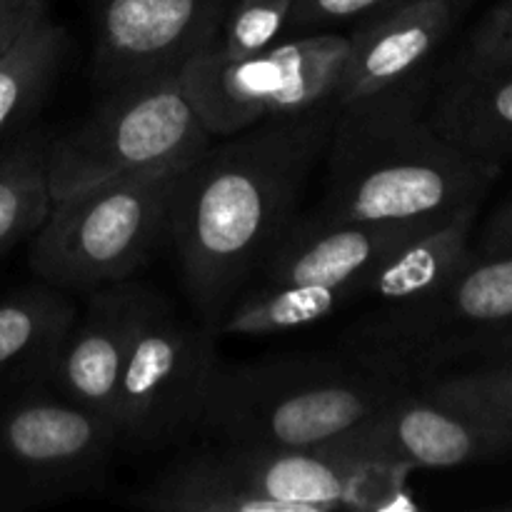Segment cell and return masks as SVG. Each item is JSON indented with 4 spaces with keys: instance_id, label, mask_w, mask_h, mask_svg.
<instances>
[{
    "instance_id": "15",
    "label": "cell",
    "mask_w": 512,
    "mask_h": 512,
    "mask_svg": "<svg viewBox=\"0 0 512 512\" xmlns=\"http://www.w3.org/2000/svg\"><path fill=\"white\" fill-rule=\"evenodd\" d=\"M438 220L343 223L315 218L313 213L298 215L253 280L350 288L363 303L370 273L405 240Z\"/></svg>"
},
{
    "instance_id": "29",
    "label": "cell",
    "mask_w": 512,
    "mask_h": 512,
    "mask_svg": "<svg viewBox=\"0 0 512 512\" xmlns=\"http://www.w3.org/2000/svg\"><path fill=\"white\" fill-rule=\"evenodd\" d=\"M458 3L463 5V8H465V5H468V3H473V0H458Z\"/></svg>"
},
{
    "instance_id": "7",
    "label": "cell",
    "mask_w": 512,
    "mask_h": 512,
    "mask_svg": "<svg viewBox=\"0 0 512 512\" xmlns=\"http://www.w3.org/2000/svg\"><path fill=\"white\" fill-rule=\"evenodd\" d=\"M350 35L310 33L275 40L245 58L203 50L180 68V80L213 138L263 123L338 108Z\"/></svg>"
},
{
    "instance_id": "9",
    "label": "cell",
    "mask_w": 512,
    "mask_h": 512,
    "mask_svg": "<svg viewBox=\"0 0 512 512\" xmlns=\"http://www.w3.org/2000/svg\"><path fill=\"white\" fill-rule=\"evenodd\" d=\"M218 330L158 293L130 343L115 398L120 448L158 450L195 435L218 365Z\"/></svg>"
},
{
    "instance_id": "28",
    "label": "cell",
    "mask_w": 512,
    "mask_h": 512,
    "mask_svg": "<svg viewBox=\"0 0 512 512\" xmlns=\"http://www.w3.org/2000/svg\"><path fill=\"white\" fill-rule=\"evenodd\" d=\"M478 253H512V198L505 200L483 225Z\"/></svg>"
},
{
    "instance_id": "11",
    "label": "cell",
    "mask_w": 512,
    "mask_h": 512,
    "mask_svg": "<svg viewBox=\"0 0 512 512\" xmlns=\"http://www.w3.org/2000/svg\"><path fill=\"white\" fill-rule=\"evenodd\" d=\"M325 448L408 473L458 468L512 453V428L428 385H410Z\"/></svg>"
},
{
    "instance_id": "18",
    "label": "cell",
    "mask_w": 512,
    "mask_h": 512,
    "mask_svg": "<svg viewBox=\"0 0 512 512\" xmlns=\"http://www.w3.org/2000/svg\"><path fill=\"white\" fill-rule=\"evenodd\" d=\"M478 213L480 205H468L405 240L370 273L365 300L380 308L403 305L445 283L473 253L470 235Z\"/></svg>"
},
{
    "instance_id": "4",
    "label": "cell",
    "mask_w": 512,
    "mask_h": 512,
    "mask_svg": "<svg viewBox=\"0 0 512 512\" xmlns=\"http://www.w3.org/2000/svg\"><path fill=\"white\" fill-rule=\"evenodd\" d=\"M408 388L353 355L218 360L195 435L213 443L318 448Z\"/></svg>"
},
{
    "instance_id": "3",
    "label": "cell",
    "mask_w": 512,
    "mask_h": 512,
    "mask_svg": "<svg viewBox=\"0 0 512 512\" xmlns=\"http://www.w3.org/2000/svg\"><path fill=\"white\" fill-rule=\"evenodd\" d=\"M408 470L333 448L213 443L173 460L125 503L158 512H330L395 505Z\"/></svg>"
},
{
    "instance_id": "20",
    "label": "cell",
    "mask_w": 512,
    "mask_h": 512,
    "mask_svg": "<svg viewBox=\"0 0 512 512\" xmlns=\"http://www.w3.org/2000/svg\"><path fill=\"white\" fill-rule=\"evenodd\" d=\"M353 303H358V293L350 288L253 280L240 290L238 298L218 320V335H280L323 323L325 318Z\"/></svg>"
},
{
    "instance_id": "14",
    "label": "cell",
    "mask_w": 512,
    "mask_h": 512,
    "mask_svg": "<svg viewBox=\"0 0 512 512\" xmlns=\"http://www.w3.org/2000/svg\"><path fill=\"white\" fill-rule=\"evenodd\" d=\"M460 8L458 0H400L368 15L350 33L338 108L425 83Z\"/></svg>"
},
{
    "instance_id": "22",
    "label": "cell",
    "mask_w": 512,
    "mask_h": 512,
    "mask_svg": "<svg viewBox=\"0 0 512 512\" xmlns=\"http://www.w3.org/2000/svg\"><path fill=\"white\" fill-rule=\"evenodd\" d=\"M420 385L512 428V358H490L468 368L450 365Z\"/></svg>"
},
{
    "instance_id": "16",
    "label": "cell",
    "mask_w": 512,
    "mask_h": 512,
    "mask_svg": "<svg viewBox=\"0 0 512 512\" xmlns=\"http://www.w3.org/2000/svg\"><path fill=\"white\" fill-rule=\"evenodd\" d=\"M425 115L460 150L503 168L512 158V63L460 58L430 103L425 98Z\"/></svg>"
},
{
    "instance_id": "21",
    "label": "cell",
    "mask_w": 512,
    "mask_h": 512,
    "mask_svg": "<svg viewBox=\"0 0 512 512\" xmlns=\"http://www.w3.org/2000/svg\"><path fill=\"white\" fill-rule=\"evenodd\" d=\"M48 143V130L28 128L0 150V258L33 238L53 208Z\"/></svg>"
},
{
    "instance_id": "5",
    "label": "cell",
    "mask_w": 512,
    "mask_h": 512,
    "mask_svg": "<svg viewBox=\"0 0 512 512\" xmlns=\"http://www.w3.org/2000/svg\"><path fill=\"white\" fill-rule=\"evenodd\" d=\"M100 103L75 128L50 135V198L188 165L208 150L205 128L180 73L103 90Z\"/></svg>"
},
{
    "instance_id": "12",
    "label": "cell",
    "mask_w": 512,
    "mask_h": 512,
    "mask_svg": "<svg viewBox=\"0 0 512 512\" xmlns=\"http://www.w3.org/2000/svg\"><path fill=\"white\" fill-rule=\"evenodd\" d=\"M230 0H88L103 90L180 73L215 43Z\"/></svg>"
},
{
    "instance_id": "13",
    "label": "cell",
    "mask_w": 512,
    "mask_h": 512,
    "mask_svg": "<svg viewBox=\"0 0 512 512\" xmlns=\"http://www.w3.org/2000/svg\"><path fill=\"white\" fill-rule=\"evenodd\" d=\"M155 295L158 290L135 280L85 293V308L75 313L45 385L115 425L120 373Z\"/></svg>"
},
{
    "instance_id": "1",
    "label": "cell",
    "mask_w": 512,
    "mask_h": 512,
    "mask_svg": "<svg viewBox=\"0 0 512 512\" xmlns=\"http://www.w3.org/2000/svg\"><path fill=\"white\" fill-rule=\"evenodd\" d=\"M335 120L328 108L225 135L180 173L168 243L193 313L215 330L298 218Z\"/></svg>"
},
{
    "instance_id": "10",
    "label": "cell",
    "mask_w": 512,
    "mask_h": 512,
    "mask_svg": "<svg viewBox=\"0 0 512 512\" xmlns=\"http://www.w3.org/2000/svg\"><path fill=\"white\" fill-rule=\"evenodd\" d=\"M512 323V253H473L445 283L345 333L348 355L418 385L450 343Z\"/></svg>"
},
{
    "instance_id": "23",
    "label": "cell",
    "mask_w": 512,
    "mask_h": 512,
    "mask_svg": "<svg viewBox=\"0 0 512 512\" xmlns=\"http://www.w3.org/2000/svg\"><path fill=\"white\" fill-rule=\"evenodd\" d=\"M293 0H230L210 53L245 58L270 48L288 30Z\"/></svg>"
},
{
    "instance_id": "24",
    "label": "cell",
    "mask_w": 512,
    "mask_h": 512,
    "mask_svg": "<svg viewBox=\"0 0 512 512\" xmlns=\"http://www.w3.org/2000/svg\"><path fill=\"white\" fill-rule=\"evenodd\" d=\"M400 0H293L288 30L323 28L353 18H368Z\"/></svg>"
},
{
    "instance_id": "2",
    "label": "cell",
    "mask_w": 512,
    "mask_h": 512,
    "mask_svg": "<svg viewBox=\"0 0 512 512\" xmlns=\"http://www.w3.org/2000/svg\"><path fill=\"white\" fill-rule=\"evenodd\" d=\"M425 98L418 83L338 108L315 218L438 220L483 203L503 168L443 138L425 115Z\"/></svg>"
},
{
    "instance_id": "6",
    "label": "cell",
    "mask_w": 512,
    "mask_h": 512,
    "mask_svg": "<svg viewBox=\"0 0 512 512\" xmlns=\"http://www.w3.org/2000/svg\"><path fill=\"white\" fill-rule=\"evenodd\" d=\"M188 165L55 200L30 238L33 273L65 293H90L133 280L168 240L175 185Z\"/></svg>"
},
{
    "instance_id": "8",
    "label": "cell",
    "mask_w": 512,
    "mask_h": 512,
    "mask_svg": "<svg viewBox=\"0 0 512 512\" xmlns=\"http://www.w3.org/2000/svg\"><path fill=\"white\" fill-rule=\"evenodd\" d=\"M120 448L115 425L48 385L0 408V512H25L98 493Z\"/></svg>"
},
{
    "instance_id": "27",
    "label": "cell",
    "mask_w": 512,
    "mask_h": 512,
    "mask_svg": "<svg viewBox=\"0 0 512 512\" xmlns=\"http://www.w3.org/2000/svg\"><path fill=\"white\" fill-rule=\"evenodd\" d=\"M48 20V0H0V55Z\"/></svg>"
},
{
    "instance_id": "19",
    "label": "cell",
    "mask_w": 512,
    "mask_h": 512,
    "mask_svg": "<svg viewBox=\"0 0 512 512\" xmlns=\"http://www.w3.org/2000/svg\"><path fill=\"white\" fill-rule=\"evenodd\" d=\"M68 53V28L48 18L0 55V150L30 128Z\"/></svg>"
},
{
    "instance_id": "17",
    "label": "cell",
    "mask_w": 512,
    "mask_h": 512,
    "mask_svg": "<svg viewBox=\"0 0 512 512\" xmlns=\"http://www.w3.org/2000/svg\"><path fill=\"white\" fill-rule=\"evenodd\" d=\"M75 313L73 298L43 280L0 298V395L45 385Z\"/></svg>"
},
{
    "instance_id": "25",
    "label": "cell",
    "mask_w": 512,
    "mask_h": 512,
    "mask_svg": "<svg viewBox=\"0 0 512 512\" xmlns=\"http://www.w3.org/2000/svg\"><path fill=\"white\" fill-rule=\"evenodd\" d=\"M463 58L473 63H512V0L488 10L470 35Z\"/></svg>"
},
{
    "instance_id": "26",
    "label": "cell",
    "mask_w": 512,
    "mask_h": 512,
    "mask_svg": "<svg viewBox=\"0 0 512 512\" xmlns=\"http://www.w3.org/2000/svg\"><path fill=\"white\" fill-rule=\"evenodd\" d=\"M465 358H512V323L503 325V328H493V330H483V333L468 335V338L458 340V343H450L448 348L440 350L438 355L430 363L428 373L420 383H425L428 378H433L438 370L450 368L458 360ZM418 383V385H420Z\"/></svg>"
}]
</instances>
